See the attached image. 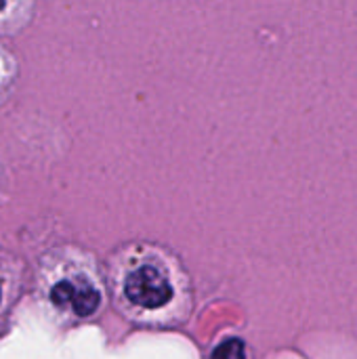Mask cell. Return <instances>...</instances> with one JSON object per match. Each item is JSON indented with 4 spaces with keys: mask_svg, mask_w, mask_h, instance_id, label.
Segmentation results:
<instances>
[{
    "mask_svg": "<svg viewBox=\"0 0 357 359\" xmlns=\"http://www.w3.org/2000/svg\"><path fill=\"white\" fill-rule=\"evenodd\" d=\"M124 294L143 309H160L173 299V286L156 267L143 265L126 278Z\"/></svg>",
    "mask_w": 357,
    "mask_h": 359,
    "instance_id": "6da1fadb",
    "label": "cell"
},
{
    "mask_svg": "<svg viewBox=\"0 0 357 359\" xmlns=\"http://www.w3.org/2000/svg\"><path fill=\"white\" fill-rule=\"evenodd\" d=\"M101 303V297L99 292L86 282V280H78L74 282V290H72V299H69V305L74 309L76 316L80 318H86V316H93L97 311Z\"/></svg>",
    "mask_w": 357,
    "mask_h": 359,
    "instance_id": "7a4b0ae2",
    "label": "cell"
},
{
    "mask_svg": "<svg viewBox=\"0 0 357 359\" xmlns=\"http://www.w3.org/2000/svg\"><path fill=\"white\" fill-rule=\"evenodd\" d=\"M213 359H246V351H244V343L240 339H229L225 343H221L215 353Z\"/></svg>",
    "mask_w": 357,
    "mask_h": 359,
    "instance_id": "3957f363",
    "label": "cell"
},
{
    "mask_svg": "<svg viewBox=\"0 0 357 359\" xmlns=\"http://www.w3.org/2000/svg\"><path fill=\"white\" fill-rule=\"evenodd\" d=\"M72 290H74V282H59L53 286L50 290V301L57 305V307H63V305H69V299H72Z\"/></svg>",
    "mask_w": 357,
    "mask_h": 359,
    "instance_id": "277c9868",
    "label": "cell"
},
{
    "mask_svg": "<svg viewBox=\"0 0 357 359\" xmlns=\"http://www.w3.org/2000/svg\"><path fill=\"white\" fill-rule=\"evenodd\" d=\"M4 8H6V0H0V13H2Z\"/></svg>",
    "mask_w": 357,
    "mask_h": 359,
    "instance_id": "5b68a950",
    "label": "cell"
}]
</instances>
